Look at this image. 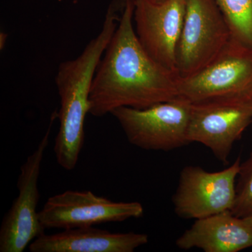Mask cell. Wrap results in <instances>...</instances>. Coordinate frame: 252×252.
Segmentation results:
<instances>
[{
  "instance_id": "obj_12",
  "label": "cell",
  "mask_w": 252,
  "mask_h": 252,
  "mask_svg": "<svg viewBox=\"0 0 252 252\" xmlns=\"http://www.w3.org/2000/svg\"><path fill=\"white\" fill-rule=\"evenodd\" d=\"M181 250L238 252L252 247V226L230 210L195 220L176 241Z\"/></svg>"
},
{
  "instance_id": "obj_15",
  "label": "cell",
  "mask_w": 252,
  "mask_h": 252,
  "mask_svg": "<svg viewBox=\"0 0 252 252\" xmlns=\"http://www.w3.org/2000/svg\"><path fill=\"white\" fill-rule=\"evenodd\" d=\"M243 219H245V220H246L247 221H248V223H250V224L252 226V216L246 217V218Z\"/></svg>"
},
{
  "instance_id": "obj_5",
  "label": "cell",
  "mask_w": 252,
  "mask_h": 252,
  "mask_svg": "<svg viewBox=\"0 0 252 252\" xmlns=\"http://www.w3.org/2000/svg\"><path fill=\"white\" fill-rule=\"evenodd\" d=\"M178 97L190 103L219 99H252V49L230 39L207 67L178 81Z\"/></svg>"
},
{
  "instance_id": "obj_16",
  "label": "cell",
  "mask_w": 252,
  "mask_h": 252,
  "mask_svg": "<svg viewBox=\"0 0 252 252\" xmlns=\"http://www.w3.org/2000/svg\"><path fill=\"white\" fill-rule=\"evenodd\" d=\"M150 1H153L156 3H162L165 2V1H169V0H150Z\"/></svg>"
},
{
  "instance_id": "obj_9",
  "label": "cell",
  "mask_w": 252,
  "mask_h": 252,
  "mask_svg": "<svg viewBox=\"0 0 252 252\" xmlns=\"http://www.w3.org/2000/svg\"><path fill=\"white\" fill-rule=\"evenodd\" d=\"M241 165L238 157L233 165L219 172L185 167L172 200L175 213L182 218L198 220L231 211L236 196L235 180Z\"/></svg>"
},
{
  "instance_id": "obj_10",
  "label": "cell",
  "mask_w": 252,
  "mask_h": 252,
  "mask_svg": "<svg viewBox=\"0 0 252 252\" xmlns=\"http://www.w3.org/2000/svg\"><path fill=\"white\" fill-rule=\"evenodd\" d=\"M185 14V0H135L134 26L139 40L151 57L176 73V50Z\"/></svg>"
},
{
  "instance_id": "obj_3",
  "label": "cell",
  "mask_w": 252,
  "mask_h": 252,
  "mask_svg": "<svg viewBox=\"0 0 252 252\" xmlns=\"http://www.w3.org/2000/svg\"><path fill=\"white\" fill-rule=\"evenodd\" d=\"M185 1V18L176 50V71L181 78L207 67L231 39L216 0Z\"/></svg>"
},
{
  "instance_id": "obj_6",
  "label": "cell",
  "mask_w": 252,
  "mask_h": 252,
  "mask_svg": "<svg viewBox=\"0 0 252 252\" xmlns=\"http://www.w3.org/2000/svg\"><path fill=\"white\" fill-rule=\"evenodd\" d=\"M57 119V111H54L45 135L21 167L18 197L5 215L0 228V252H23L33 240L45 233L37 211L38 180L51 129Z\"/></svg>"
},
{
  "instance_id": "obj_7",
  "label": "cell",
  "mask_w": 252,
  "mask_h": 252,
  "mask_svg": "<svg viewBox=\"0 0 252 252\" xmlns=\"http://www.w3.org/2000/svg\"><path fill=\"white\" fill-rule=\"evenodd\" d=\"M252 123V99H219L191 103L187 137L205 145L227 163L235 142Z\"/></svg>"
},
{
  "instance_id": "obj_14",
  "label": "cell",
  "mask_w": 252,
  "mask_h": 252,
  "mask_svg": "<svg viewBox=\"0 0 252 252\" xmlns=\"http://www.w3.org/2000/svg\"><path fill=\"white\" fill-rule=\"evenodd\" d=\"M240 180L236 188V196L231 212L240 218L252 215V153L245 163L241 165Z\"/></svg>"
},
{
  "instance_id": "obj_2",
  "label": "cell",
  "mask_w": 252,
  "mask_h": 252,
  "mask_svg": "<svg viewBox=\"0 0 252 252\" xmlns=\"http://www.w3.org/2000/svg\"><path fill=\"white\" fill-rule=\"evenodd\" d=\"M124 0H114L107 11L101 31L76 59L60 64L56 84L60 97L59 130L54 153L67 171L77 166L84 144V123L90 109L91 86L104 51L119 25Z\"/></svg>"
},
{
  "instance_id": "obj_11",
  "label": "cell",
  "mask_w": 252,
  "mask_h": 252,
  "mask_svg": "<svg viewBox=\"0 0 252 252\" xmlns=\"http://www.w3.org/2000/svg\"><path fill=\"white\" fill-rule=\"evenodd\" d=\"M148 235L112 233L94 226L64 229L41 235L29 245L31 252H133L148 243Z\"/></svg>"
},
{
  "instance_id": "obj_4",
  "label": "cell",
  "mask_w": 252,
  "mask_h": 252,
  "mask_svg": "<svg viewBox=\"0 0 252 252\" xmlns=\"http://www.w3.org/2000/svg\"><path fill=\"white\" fill-rule=\"evenodd\" d=\"M191 103L178 97L145 109L122 107L111 114L127 140L144 150L167 151L189 143L187 132Z\"/></svg>"
},
{
  "instance_id": "obj_8",
  "label": "cell",
  "mask_w": 252,
  "mask_h": 252,
  "mask_svg": "<svg viewBox=\"0 0 252 252\" xmlns=\"http://www.w3.org/2000/svg\"><path fill=\"white\" fill-rule=\"evenodd\" d=\"M138 202H114L90 190H66L50 197L39 211L44 229H69L122 222L143 216Z\"/></svg>"
},
{
  "instance_id": "obj_13",
  "label": "cell",
  "mask_w": 252,
  "mask_h": 252,
  "mask_svg": "<svg viewBox=\"0 0 252 252\" xmlns=\"http://www.w3.org/2000/svg\"><path fill=\"white\" fill-rule=\"evenodd\" d=\"M229 26L231 38L252 49V0H216Z\"/></svg>"
},
{
  "instance_id": "obj_1",
  "label": "cell",
  "mask_w": 252,
  "mask_h": 252,
  "mask_svg": "<svg viewBox=\"0 0 252 252\" xmlns=\"http://www.w3.org/2000/svg\"><path fill=\"white\" fill-rule=\"evenodd\" d=\"M135 0H125L115 32L94 74L89 114L102 117L127 107L148 108L178 97V74L144 49L134 26Z\"/></svg>"
}]
</instances>
